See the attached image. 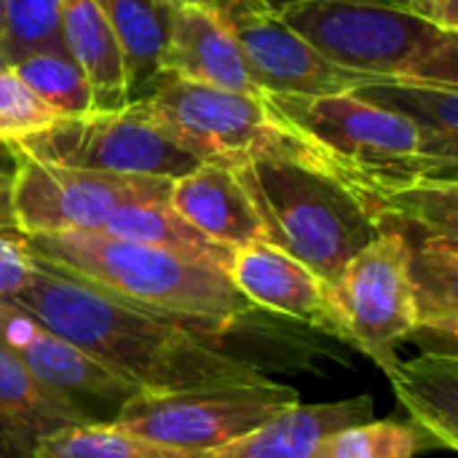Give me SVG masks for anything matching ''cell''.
Segmentation results:
<instances>
[{
  "instance_id": "cell-8",
  "label": "cell",
  "mask_w": 458,
  "mask_h": 458,
  "mask_svg": "<svg viewBox=\"0 0 458 458\" xmlns=\"http://www.w3.org/2000/svg\"><path fill=\"white\" fill-rule=\"evenodd\" d=\"M295 403L301 397L293 386L266 376L172 394L137 392L118 408L113 421L153 443L209 454L244 437Z\"/></svg>"
},
{
  "instance_id": "cell-24",
  "label": "cell",
  "mask_w": 458,
  "mask_h": 458,
  "mask_svg": "<svg viewBox=\"0 0 458 458\" xmlns=\"http://www.w3.org/2000/svg\"><path fill=\"white\" fill-rule=\"evenodd\" d=\"M204 454L153 443L115 421H86L43 437L32 458H201Z\"/></svg>"
},
{
  "instance_id": "cell-15",
  "label": "cell",
  "mask_w": 458,
  "mask_h": 458,
  "mask_svg": "<svg viewBox=\"0 0 458 458\" xmlns=\"http://www.w3.org/2000/svg\"><path fill=\"white\" fill-rule=\"evenodd\" d=\"M169 207L209 242L236 252L263 242V228L236 172L225 164H199L169 188Z\"/></svg>"
},
{
  "instance_id": "cell-9",
  "label": "cell",
  "mask_w": 458,
  "mask_h": 458,
  "mask_svg": "<svg viewBox=\"0 0 458 458\" xmlns=\"http://www.w3.org/2000/svg\"><path fill=\"white\" fill-rule=\"evenodd\" d=\"M11 215L24 236L102 233L115 209L131 201L169 199L172 180L126 177L70 169L59 164L13 156Z\"/></svg>"
},
{
  "instance_id": "cell-23",
  "label": "cell",
  "mask_w": 458,
  "mask_h": 458,
  "mask_svg": "<svg viewBox=\"0 0 458 458\" xmlns=\"http://www.w3.org/2000/svg\"><path fill=\"white\" fill-rule=\"evenodd\" d=\"M105 236L123 239V242H137V244H150V247H164L180 255H188L193 260L215 263L228 271L231 263V250L209 242L201 236L193 225H188L172 207L169 199H156V201H131L123 204L110 215V220L102 228Z\"/></svg>"
},
{
  "instance_id": "cell-30",
  "label": "cell",
  "mask_w": 458,
  "mask_h": 458,
  "mask_svg": "<svg viewBox=\"0 0 458 458\" xmlns=\"http://www.w3.org/2000/svg\"><path fill=\"white\" fill-rule=\"evenodd\" d=\"M411 16L458 35V0H405V8Z\"/></svg>"
},
{
  "instance_id": "cell-5",
  "label": "cell",
  "mask_w": 458,
  "mask_h": 458,
  "mask_svg": "<svg viewBox=\"0 0 458 458\" xmlns=\"http://www.w3.org/2000/svg\"><path fill=\"white\" fill-rule=\"evenodd\" d=\"M287 27L344 70L381 81L458 86V35L370 0H303L279 11Z\"/></svg>"
},
{
  "instance_id": "cell-36",
  "label": "cell",
  "mask_w": 458,
  "mask_h": 458,
  "mask_svg": "<svg viewBox=\"0 0 458 458\" xmlns=\"http://www.w3.org/2000/svg\"><path fill=\"white\" fill-rule=\"evenodd\" d=\"M199 3H201V0H199Z\"/></svg>"
},
{
  "instance_id": "cell-16",
  "label": "cell",
  "mask_w": 458,
  "mask_h": 458,
  "mask_svg": "<svg viewBox=\"0 0 458 458\" xmlns=\"http://www.w3.org/2000/svg\"><path fill=\"white\" fill-rule=\"evenodd\" d=\"M373 416L376 400L370 394L319 405L295 403L244 437L215 448L201 458H317L330 435L354 424L373 421Z\"/></svg>"
},
{
  "instance_id": "cell-26",
  "label": "cell",
  "mask_w": 458,
  "mask_h": 458,
  "mask_svg": "<svg viewBox=\"0 0 458 458\" xmlns=\"http://www.w3.org/2000/svg\"><path fill=\"white\" fill-rule=\"evenodd\" d=\"M62 0H5L3 54L8 67L38 51H64L59 27Z\"/></svg>"
},
{
  "instance_id": "cell-27",
  "label": "cell",
  "mask_w": 458,
  "mask_h": 458,
  "mask_svg": "<svg viewBox=\"0 0 458 458\" xmlns=\"http://www.w3.org/2000/svg\"><path fill=\"white\" fill-rule=\"evenodd\" d=\"M419 454V437L408 424L373 419L330 435L317 458H416Z\"/></svg>"
},
{
  "instance_id": "cell-19",
  "label": "cell",
  "mask_w": 458,
  "mask_h": 458,
  "mask_svg": "<svg viewBox=\"0 0 458 458\" xmlns=\"http://www.w3.org/2000/svg\"><path fill=\"white\" fill-rule=\"evenodd\" d=\"M59 27L64 51L78 62L91 86L94 113H115L129 107L121 46L99 3L62 0Z\"/></svg>"
},
{
  "instance_id": "cell-21",
  "label": "cell",
  "mask_w": 458,
  "mask_h": 458,
  "mask_svg": "<svg viewBox=\"0 0 458 458\" xmlns=\"http://www.w3.org/2000/svg\"><path fill=\"white\" fill-rule=\"evenodd\" d=\"M105 11L123 56L129 105L142 102L166 75L164 51L169 24L182 0H97Z\"/></svg>"
},
{
  "instance_id": "cell-1",
  "label": "cell",
  "mask_w": 458,
  "mask_h": 458,
  "mask_svg": "<svg viewBox=\"0 0 458 458\" xmlns=\"http://www.w3.org/2000/svg\"><path fill=\"white\" fill-rule=\"evenodd\" d=\"M43 325L78 346L137 392L172 394L266 378L271 338L290 341L301 325H220L164 314L123 301L35 258L24 290L13 298Z\"/></svg>"
},
{
  "instance_id": "cell-28",
  "label": "cell",
  "mask_w": 458,
  "mask_h": 458,
  "mask_svg": "<svg viewBox=\"0 0 458 458\" xmlns=\"http://www.w3.org/2000/svg\"><path fill=\"white\" fill-rule=\"evenodd\" d=\"M54 121L56 115L51 107H46L11 70L0 72V142L19 140Z\"/></svg>"
},
{
  "instance_id": "cell-12",
  "label": "cell",
  "mask_w": 458,
  "mask_h": 458,
  "mask_svg": "<svg viewBox=\"0 0 458 458\" xmlns=\"http://www.w3.org/2000/svg\"><path fill=\"white\" fill-rule=\"evenodd\" d=\"M0 346L46 389L64 397L94 421H113L118 408L137 394L134 386L107 373L32 311L8 298H0Z\"/></svg>"
},
{
  "instance_id": "cell-31",
  "label": "cell",
  "mask_w": 458,
  "mask_h": 458,
  "mask_svg": "<svg viewBox=\"0 0 458 458\" xmlns=\"http://www.w3.org/2000/svg\"><path fill=\"white\" fill-rule=\"evenodd\" d=\"M0 225H13L11 215V174L0 172Z\"/></svg>"
},
{
  "instance_id": "cell-33",
  "label": "cell",
  "mask_w": 458,
  "mask_h": 458,
  "mask_svg": "<svg viewBox=\"0 0 458 458\" xmlns=\"http://www.w3.org/2000/svg\"><path fill=\"white\" fill-rule=\"evenodd\" d=\"M3 38H5V0H0V43H3Z\"/></svg>"
},
{
  "instance_id": "cell-22",
  "label": "cell",
  "mask_w": 458,
  "mask_h": 458,
  "mask_svg": "<svg viewBox=\"0 0 458 458\" xmlns=\"http://www.w3.org/2000/svg\"><path fill=\"white\" fill-rule=\"evenodd\" d=\"M352 94L408 118L443 156L458 161V86L427 81H378L360 86Z\"/></svg>"
},
{
  "instance_id": "cell-25",
  "label": "cell",
  "mask_w": 458,
  "mask_h": 458,
  "mask_svg": "<svg viewBox=\"0 0 458 458\" xmlns=\"http://www.w3.org/2000/svg\"><path fill=\"white\" fill-rule=\"evenodd\" d=\"M11 72L46 105L56 118L94 113L91 86L67 51H38L19 59Z\"/></svg>"
},
{
  "instance_id": "cell-2",
  "label": "cell",
  "mask_w": 458,
  "mask_h": 458,
  "mask_svg": "<svg viewBox=\"0 0 458 458\" xmlns=\"http://www.w3.org/2000/svg\"><path fill=\"white\" fill-rule=\"evenodd\" d=\"M279 126L309 148V166L373 204L427 180H456L458 161L443 156L408 118L354 94H263Z\"/></svg>"
},
{
  "instance_id": "cell-32",
  "label": "cell",
  "mask_w": 458,
  "mask_h": 458,
  "mask_svg": "<svg viewBox=\"0 0 458 458\" xmlns=\"http://www.w3.org/2000/svg\"><path fill=\"white\" fill-rule=\"evenodd\" d=\"M263 3L279 13V11H284V8H290V5H295V3H303V0H263Z\"/></svg>"
},
{
  "instance_id": "cell-34",
  "label": "cell",
  "mask_w": 458,
  "mask_h": 458,
  "mask_svg": "<svg viewBox=\"0 0 458 458\" xmlns=\"http://www.w3.org/2000/svg\"><path fill=\"white\" fill-rule=\"evenodd\" d=\"M370 3H381V5H394V8H405V0H370Z\"/></svg>"
},
{
  "instance_id": "cell-17",
  "label": "cell",
  "mask_w": 458,
  "mask_h": 458,
  "mask_svg": "<svg viewBox=\"0 0 458 458\" xmlns=\"http://www.w3.org/2000/svg\"><path fill=\"white\" fill-rule=\"evenodd\" d=\"M392 392L408 413L421 451L458 448V357L454 349L400 360L389 376Z\"/></svg>"
},
{
  "instance_id": "cell-20",
  "label": "cell",
  "mask_w": 458,
  "mask_h": 458,
  "mask_svg": "<svg viewBox=\"0 0 458 458\" xmlns=\"http://www.w3.org/2000/svg\"><path fill=\"white\" fill-rule=\"evenodd\" d=\"M408 244V279L416 306V333L437 335L456 349L458 239L421 231H394Z\"/></svg>"
},
{
  "instance_id": "cell-6",
  "label": "cell",
  "mask_w": 458,
  "mask_h": 458,
  "mask_svg": "<svg viewBox=\"0 0 458 458\" xmlns=\"http://www.w3.org/2000/svg\"><path fill=\"white\" fill-rule=\"evenodd\" d=\"M140 105L174 145L201 164L239 166L255 158L309 164V148L279 126L263 97L220 91L166 75Z\"/></svg>"
},
{
  "instance_id": "cell-14",
  "label": "cell",
  "mask_w": 458,
  "mask_h": 458,
  "mask_svg": "<svg viewBox=\"0 0 458 458\" xmlns=\"http://www.w3.org/2000/svg\"><path fill=\"white\" fill-rule=\"evenodd\" d=\"M164 75L220 91L263 97L252 83L228 27L199 0L177 3L164 51Z\"/></svg>"
},
{
  "instance_id": "cell-35",
  "label": "cell",
  "mask_w": 458,
  "mask_h": 458,
  "mask_svg": "<svg viewBox=\"0 0 458 458\" xmlns=\"http://www.w3.org/2000/svg\"><path fill=\"white\" fill-rule=\"evenodd\" d=\"M5 70H11V67H8V62H5V54H3V48H0V72H5Z\"/></svg>"
},
{
  "instance_id": "cell-13",
  "label": "cell",
  "mask_w": 458,
  "mask_h": 458,
  "mask_svg": "<svg viewBox=\"0 0 458 458\" xmlns=\"http://www.w3.org/2000/svg\"><path fill=\"white\" fill-rule=\"evenodd\" d=\"M228 279L255 309L349 344L335 290L268 242L236 250L228 263Z\"/></svg>"
},
{
  "instance_id": "cell-4",
  "label": "cell",
  "mask_w": 458,
  "mask_h": 458,
  "mask_svg": "<svg viewBox=\"0 0 458 458\" xmlns=\"http://www.w3.org/2000/svg\"><path fill=\"white\" fill-rule=\"evenodd\" d=\"M231 169L255 207L263 242L333 290L349 260L378 236L370 207L322 169L295 158H255Z\"/></svg>"
},
{
  "instance_id": "cell-10",
  "label": "cell",
  "mask_w": 458,
  "mask_h": 458,
  "mask_svg": "<svg viewBox=\"0 0 458 458\" xmlns=\"http://www.w3.org/2000/svg\"><path fill=\"white\" fill-rule=\"evenodd\" d=\"M233 35L244 67L260 94L335 97L378 83L322 56L263 0H201Z\"/></svg>"
},
{
  "instance_id": "cell-29",
  "label": "cell",
  "mask_w": 458,
  "mask_h": 458,
  "mask_svg": "<svg viewBox=\"0 0 458 458\" xmlns=\"http://www.w3.org/2000/svg\"><path fill=\"white\" fill-rule=\"evenodd\" d=\"M35 268L30 239L16 225H0V298H13L24 290Z\"/></svg>"
},
{
  "instance_id": "cell-11",
  "label": "cell",
  "mask_w": 458,
  "mask_h": 458,
  "mask_svg": "<svg viewBox=\"0 0 458 458\" xmlns=\"http://www.w3.org/2000/svg\"><path fill=\"white\" fill-rule=\"evenodd\" d=\"M335 298L349 346L370 357L389 378L400 365L397 346L416 335L405 239L394 231H381L349 260L335 284Z\"/></svg>"
},
{
  "instance_id": "cell-3",
  "label": "cell",
  "mask_w": 458,
  "mask_h": 458,
  "mask_svg": "<svg viewBox=\"0 0 458 458\" xmlns=\"http://www.w3.org/2000/svg\"><path fill=\"white\" fill-rule=\"evenodd\" d=\"M27 239L38 260L137 306L220 325L271 322L266 311L239 295L228 271L215 263L105 233H46Z\"/></svg>"
},
{
  "instance_id": "cell-18",
  "label": "cell",
  "mask_w": 458,
  "mask_h": 458,
  "mask_svg": "<svg viewBox=\"0 0 458 458\" xmlns=\"http://www.w3.org/2000/svg\"><path fill=\"white\" fill-rule=\"evenodd\" d=\"M86 421L94 419L46 389L0 346V458H32L43 437Z\"/></svg>"
},
{
  "instance_id": "cell-7",
  "label": "cell",
  "mask_w": 458,
  "mask_h": 458,
  "mask_svg": "<svg viewBox=\"0 0 458 458\" xmlns=\"http://www.w3.org/2000/svg\"><path fill=\"white\" fill-rule=\"evenodd\" d=\"M13 156H27L70 169L180 180L201 161L174 145L140 102L115 113L56 118L54 123L5 142Z\"/></svg>"
}]
</instances>
